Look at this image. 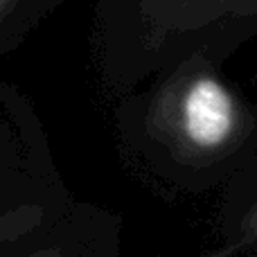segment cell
<instances>
[{"label": "cell", "instance_id": "1", "mask_svg": "<svg viewBox=\"0 0 257 257\" xmlns=\"http://www.w3.org/2000/svg\"><path fill=\"white\" fill-rule=\"evenodd\" d=\"M244 113L221 79L194 70L176 79L156 106V124L176 149L192 156H217L239 138Z\"/></svg>", "mask_w": 257, "mask_h": 257}, {"label": "cell", "instance_id": "2", "mask_svg": "<svg viewBox=\"0 0 257 257\" xmlns=\"http://www.w3.org/2000/svg\"><path fill=\"white\" fill-rule=\"evenodd\" d=\"M244 239L246 241H257V205L250 210V214L244 221Z\"/></svg>", "mask_w": 257, "mask_h": 257}, {"label": "cell", "instance_id": "3", "mask_svg": "<svg viewBox=\"0 0 257 257\" xmlns=\"http://www.w3.org/2000/svg\"><path fill=\"white\" fill-rule=\"evenodd\" d=\"M23 3H25V0H0V23L7 21Z\"/></svg>", "mask_w": 257, "mask_h": 257}, {"label": "cell", "instance_id": "4", "mask_svg": "<svg viewBox=\"0 0 257 257\" xmlns=\"http://www.w3.org/2000/svg\"><path fill=\"white\" fill-rule=\"evenodd\" d=\"M27 257H61L57 248H43V250H36V253L27 255Z\"/></svg>", "mask_w": 257, "mask_h": 257}, {"label": "cell", "instance_id": "5", "mask_svg": "<svg viewBox=\"0 0 257 257\" xmlns=\"http://www.w3.org/2000/svg\"><path fill=\"white\" fill-rule=\"evenodd\" d=\"M212 257H219V255H212Z\"/></svg>", "mask_w": 257, "mask_h": 257}]
</instances>
